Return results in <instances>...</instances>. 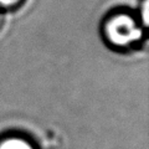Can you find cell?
Returning a JSON list of instances; mask_svg holds the SVG:
<instances>
[{"label":"cell","mask_w":149,"mask_h":149,"mask_svg":"<svg viewBox=\"0 0 149 149\" xmlns=\"http://www.w3.org/2000/svg\"><path fill=\"white\" fill-rule=\"evenodd\" d=\"M147 29L136 9L118 5L103 14L100 20L98 34L108 50L128 55L144 47L147 44Z\"/></svg>","instance_id":"obj_1"},{"label":"cell","mask_w":149,"mask_h":149,"mask_svg":"<svg viewBox=\"0 0 149 149\" xmlns=\"http://www.w3.org/2000/svg\"><path fill=\"white\" fill-rule=\"evenodd\" d=\"M0 149H40V146L30 133L13 128L0 132Z\"/></svg>","instance_id":"obj_2"},{"label":"cell","mask_w":149,"mask_h":149,"mask_svg":"<svg viewBox=\"0 0 149 149\" xmlns=\"http://www.w3.org/2000/svg\"><path fill=\"white\" fill-rule=\"evenodd\" d=\"M27 0H0V10L4 13H13L21 9Z\"/></svg>","instance_id":"obj_3"},{"label":"cell","mask_w":149,"mask_h":149,"mask_svg":"<svg viewBox=\"0 0 149 149\" xmlns=\"http://www.w3.org/2000/svg\"><path fill=\"white\" fill-rule=\"evenodd\" d=\"M136 11L138 14L142 22L148 27V17H149V0H138V5L136 8Z\"/></svg>","instance_id":"obj_4"},{"label":"cell","mask_w":149,"mask_h":149,"mask_svg":"<svg viewBox=\"0 0 149 149\" xmlns=\"http://www.w3.org/2000/svg\"><path fill=\"white\" fill-rule=\"evenodd\" d=\"M5 15H6V13H4L3 10H0V31H1L4 24H5Z\"/></svg>","instance_id":"obj_5"}]
</instances>
